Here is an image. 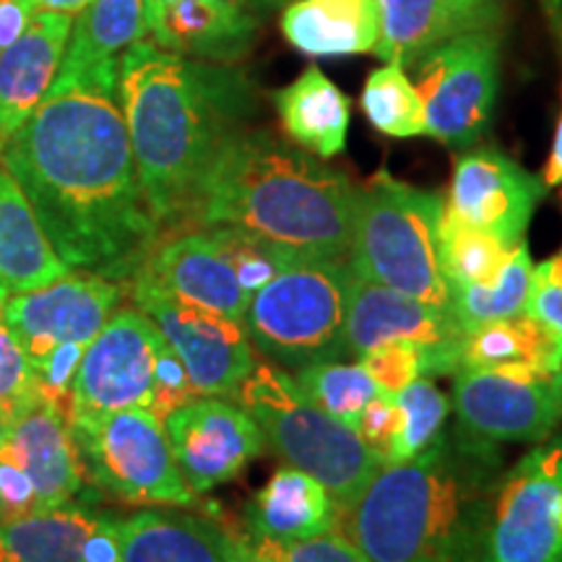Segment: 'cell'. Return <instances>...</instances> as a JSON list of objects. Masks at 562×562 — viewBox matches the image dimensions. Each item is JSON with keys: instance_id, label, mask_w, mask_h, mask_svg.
I'll use <instances>...</instances> for the list:
<instances>
[{"instance_id": "6da1fadb", "label": "cell", "mask_w": 562, "mask_h": 562, "mask_svg": "<svg viewBox=\"0 0 562 562\" xmlns=\"http://www.w3.org/2000/svg\"><path fill=\"white\" fill-rule=\"evenodd\" d=\"M0 159L70 271L136 277L161 229L140 193L117 76L53 83Z\"/></svg>"}, {"instance_id": "7a4b0ae2", "label": "cell", "mask_w": 562, "mask_h": 562, "mask_svg": "<svg viewBox=\"0 0 562 562\" xmlns=\"http://www.w3.org/2000/svg\"><path fill=\"white\" fill-rule=\"evenodd\" d=\"M117 100L140 193L165 232L186 229L227 140L258 112L256 87L232 63L133 42L117 63Z\"/></svg>"}, {"instance_id": "3957f363", "label": "cell", "mask_w": 562, "mask_h": 562, "mask_svg": "<svg viewBox=\"0 0 562 562\" xmlns=\"http://www.w3.org/2000/svg\"><path fill=\"white\" fill-rule=\"evenodd\" d=\"M355 193L349 175L326 159L243 128L216 157L188 227L232 229L286 263L347 261Z\"/></svg>"}, {"instance_id": "277c9868", "label": "cell", "mask_w": 562, "mask_h": 562, "mask_svg": "<svg viewBox=\"0 0 562 562\" xmlns=\"http://www.w3.org/2000/svg\"><path fill=\"white\" fill-rule=\"evenodd\" d=\"M503 456L459 425L427 451L383 463L341 516L370 562H482L492 492Z\"/></svg>"}, {"instance_id": "5b68a950", "label": "cell", "mask_w": 562, "mask_h": 562, "mask_svg": "<svg viewBox=\"0 0 562 562\" xmlns=\"http://www.w3.org/2000/svg\"><path fill=\"white\" fill-rule=\"evenodd\" d=\"M442 199L385 170L355 193L349 266L357 277L389 286L440 311L451 292L440 269Z\"/></svg>"}, {"instance_id": "8992f818", "label": "cell", "mask_w": 562, "mask_h": 562, "mask_svg": "<svg viewBox=\"0 0 562 562\" xmlns=\"http://www.w3.org/2000/svg\"><path fill=\"white\" fill-rule=\"evenodd\" d=\"M235 398L286 467L311 474L331 492L341 516L385 463L357 430L315 406L279 364L256 362Z\"/></svg>"}, {"instance_id": "52a82bcc", "label": "cell", "mask_w": 562, "mask_h": 562, "mask_svg": "<svg viewBox=\"0 0 562 562\" xmlns=\"http://www.w3.org/2000/svg\"><path fill=\"white\" fill-rule=\"evenodd\" d=\"M349 281V261L286 263L248 302L250 344L284 370L347 357Z\"/></svg>"}, {"instance_id": "ba28073f", "label": "cell", "mask_w": 562, "mask_h": 562, "mask_svg": "<svg viewBox=\"0 0 562 562\" xmlns=\"http://www.w3.org/2000/svg\"><path fill=\"white\" fill-rule=\"evenodd\" d=\"M68 425L91 490L125 505L199 508L201 495L182 480L165 422L151 409L79 414Z\"/></svg>"}, {"instance_id": "9c48e42d", "label": "cell", "mask_w": 562, "mask_h": 562, "mask_svg": "<svg viewBox=\"0 0 562 562\" xmlns=\"http://www.w3.org/2000/svg\"><path fill=\"white\" fill-rule=\"evenodd\" d=\"M74 501L97 503L100 492L83 476L66 412L42 398L0 442V524Z\"/></svg>"}, {"instance_id": "30bf717a", "label": "cell", "mask_w": 562, "mask_h": 562, "mask_svg": "<svg viewBox=\"0 0 562 562\" xmlns=\"http://www.w3.org/2000/svg\"><path fill=\"white\" fill-rule=\"evenodd\" d=\"M412 83L425 108L427 136L463 149L490 128L501 81V32H469L414 63Z\"/></svg>"}, {"instance_id": "8fae6325", "label": "cell", "mask_w": 562, "mask_h": 562, "mask_svg": "<svg viewBox=\"0 0 562 562\" xmlns=\"http://www.w3.org/2000/svg\"><path fill=\"white\" fill-rule=\"evenodd\" d=\"M562 432L531 448L492 492L482 562H562Z\"/></svg>"}, {"instance_id": "7c38bea8", "label": "cell", "mask_w": 562, "mask_h": 562, "mask_svg": "<svg viewBox=\"0 0 562 562\" xmlns=\"http://www.w3.org/2000/svg\"><path fill=\"white\" fill-rule=\"evenodd\" d=\"M128 294L178 355L199 396H237L243 381L256 368L243 323L175 297L140 269L128 281Z\"/></svg>"}, {"instance_id": "4fadbf2b", "label": "cell", "mask_w": 562, "mask_h": 562, "mask_svg": "<svg viewBox=\"0 0 562 562\" xmlns=\"http://www.w3.org/2000/svg\"><path fill=\"white\" fill-rule=\"evenodd\" d=\"M459 427L476 440L542 442L562 422V393L554 372L526 362L453 372Z\"/></svg>"}, {"instance_id": "5bb4252c", "label": "cell", "mask_w": 562, "mask_h": 562, "mask_svg": "<svg viewBox=\"0 0 562 562\" xmlns=\"http://www.w3.org/2000/svg\"><path fill=\"white\" fill-rule=\"evenodd\" d=\"M172 347L136 305L117 307L83 351L66 417L108 414L131 406L151 409L159 368Z\"/></svg>"}, {"instance_id": "9a60e30c", "label": "cell", "mask_w": 562, "mask_h": 562, "mask_svg": "<svg viewBox=\"0 0 562 562\" xmlns=\"http://www.w3.org/2000/svg\"><path fill=\"white\" fill-rule=\"evenodd\" d=\"M461 326L451 311L430 307L351 271L347 307V355L360 357L389 341H409L422 351L427 378L461 370Z\"/></svg>"}, {"instance_id": "2e32d148", "label": "cell", "mask_w": 562, "mask_h": 562, "mask_svg": "<svg viewBox=\"0 0 562 562\" xmlns=\"http://www.w3.org/2000/svg\"><path fill=\"white\" fill-rule=\"evenodd\" d=\"M125 297L123 281L97 273H66L53 284L16 294L0 305L32 368L60 344H89Z\"/></svg>"}, {"instance_id": "e0dca14e", "label": "cell", "mask_w": 562, "mask_h": 562, "mask_svg": "<svg viewBox=\"0 0 562 562\" xmlns=\"http://www.w3.org/2000/svg\"><path fill=\"white\" fill-rule=\"evenodd\" d=\"M175 463L195 495H206L266 451L256 419L220 396H195L165 417Z\"/></svg>"}, {"instance_id": "ac0fdd59", "label": "cell", "mask_w": 562, "mask_h": 562, "mask_svg": "<svg viewBox=\"0 0 562 562\" xmlns=\"http://www.w3.org/2000/svg\"><path fill=\"white\" fill-rule=\"evenodd\" d=\"M547 188L518 161L495 149H476L456 159L451 188L442 206L456 220L513 248L544 199Z\"/></svg>"}, {"instance_id": "d6986e66", "label": "cell", "mask_w": 562, "mask_h": 562, "mask_svg": "<svg viewBox=\"0 0 562 562\" xmlns=\"http://www.w3.org/2000/svg\"><path fill=\"white\" fill-rule=\"evenodd\" d=\"M146 271L175 297L243 323L250 294L237 277L232 252L216 229L188 227L161 235L146 258Z\"/></svg>"}, {"instance_id": "ffe728a7", "label": "cell", "mask_w": 562, "mask_h": 562, "mask_svg": "<svg viewBox=\"0 0 562 562\" xmlns=\"http://www.w3.org/2000/svg\"><path fill=\"white\" fill-rule=\"evenodd\" d=\"M146 40L186 58L237 63L256 45L261 21L252 3L175 0L144 13Z\"/></svg>"}, {"instance_id": "44dd1931", "label": "cell", "mask_w": 562, "mask_h": 562, "mask_svg": "<svg viewBox=\"0 0 562 562\" xmlns=\"http://www.w3.org/2000/svg\"><path fill=\"white\" fill-rule=\"evenodd\" d=\"M378 58L409 70L422 55L469 32H501L503 0H375Z\"/></svg>"}, {"instance_id": "7402d4cb", "label": "cell", "mask_w": 562, "mask_h": 562, "mask_svg": "<svg viewBox=\"0 0 562 562\" xmlns=\"http://www.w3.org/2000/svg\"><path fill=\"white\" fill-rule=\"evenodd\" d=\"M74 16L37 11L26 32L0 53V157L13 133L32 117L58 76Z\"/></svg>"}, {"instance_id": "603a6c76", "label": "cell", "mask_w": 562, "mask_h": 562, "mask_svg": "<svg viewBox=\"0 0 562 562\" xmlns=\"http://www.w3.org/2000/svg\"><path fill=\"white\" fill-rule=\"evenodd\" d=\"M245 533L263 542H300L334 531L341 510L311 474L284 467L245 505Z\"/></svg>"}, {"instance_id": "cb8c5ba5", "label": "cell", "mask_w": 562, "mask_h": 562, "mask_svg": "<svg viewBox=\"0 0 562 562\" xmlns=\"http://www.w3.org/2000/svg\"><path fill=\"white\" fill-rule=\"evenodd\" d=\"M68 271L30 199L0 159V305L16 294L53 284Z\"/></svg>"}, {"instance_id": "d4e9b609", "label": "cell", "mask_w": 562, "mask_h": 562, "mask_svg": "<svg viewBox=\"0 0 562 562\" xmlns=\"http://www.w3.org/2000/svg\"><path fill=\"white\" fill-rule=\"evenodd\" d=\"M76 16L53 83L89 76L115 79L123 53L146 37L144 0H91Z\"/></svg>"}, {"instance_id": "484cf974", "label": "cell", "mask_w": 562, "mask_h": 562, "mask_svg": "<svg viewBox=\"0 0 562 562\" xmlns=\"http://www.w3.org/2000/svg\"><path fill=\"white\" fill-rule=\"evenodd\" d=\"M281 32L311 58L372 53L381 11L375 0H292L281 13Z\"/></svg>"}, {"instance_id": "4316f807", "label": "cell", "mask_w": 562, "mask_h": 562, "mask_svg": "<svg viewBox=\"0 0 562 562\" xmlns=\"http://www.w3.org/2000/svg\"><path fill=\"white\" fill-rule=\"evenodd\" d=\"M271 100L294 146L321 159L344 151L351 117L349 100L321 68L311 66L290 87L273 91Z\"/></svg>"}, {"instance_id": "83f0119b", "label": "cell", "mask_w": 562, "mask_h": 562, "mask_svg": "<svg viewBox=\"0 0 562 562\" xmlns=\"http://www.w3.org/2000/svg\"><path fill=\"white\" fill-rule=\"evenodd\" d=\"M121 562H227L211 518L146 508L123 516Z\"/></svg>"}, {"instance_id": "f1b7e54d", "label": "cell", "mask_w": 562, "mask_h": 562, "mask_svg": "<svg viewBox=\"0 0 562 562\" xmlns=\"http://www.w3.org/2000/svg\"><path fill=\"white\" fill-rule=\"evenodd\" d=\"M110 510L91 501L30 513L0 524V537L19 562H87V544Z\"/></svg>"}, {"instance_id": "f546056e", "label": "cell", "mask_w": 562, "mask_h": 562, "mask_svg": "<svg viewBox=\"0 0 562 562\" xmlns=\"http://www.w3.org/2000/svg\"><path fill=\"white\" fill-rule=\"evenodd\" d=\"M562 351L550 334L529 315L484 323L463 336L461 370L495 368L505 362H526L533 368L558 372Z\"/></svg>"}, {"instance_id": "4dcf8cb0", "label": "cell", "mask_w": 562, "mask_h": 562, "mask_svg": "<svg viewBox=\"0 0 562 562\" xmlns=\"http://www.w3.org/2000/svg\"><path fill=\"white\" fill-rule=\"evenodd\" d=\"M533 263L529 245L524 240L510 248L501 277L490 286H459L451 290V313L463 334L474 331L484 323L518 318L526 311V300L531 292Z\"/></svg>"}, {"instance_id": "1f68e13d", "label": "cell", "mask_w": 562, "mask_h": 562, "mask_svg": "<svg viewBox=\"0 0 562 562\" xmlns=\"http://www.w3.org/2000/svg\"><path fill=\"white\" fill-rule=\"evenodd\" d=\"M440 269L448 292L459 286H490L501 277L510 248L487 232L469 227L442 206L440 216Z\"/></svg>"}, {"instance_id": "d6a6232c", "label": "cell", "mask_w": 562, "mask_h": 562, "mask_svg": "<svg viewBox=\"0 0 562 562\" xmlns=\"http://www.w3.org/2000/svg\"><path fill=\"white\" fill-rule=\"evenodd\" d=\"M294 381L315 406L355 430L357 419L378 393V383L360 362H318L294 372Z\"/></svg>"}, {"instance_id": "836d02e7", "label": "cell", "mask_w": 562, "mask_h": 562, "mask_svg": "<svg viewBox=\"0 0 562 562\" xmlns=\"http://www.w3.org/2000/svg\"><path fill=\"white\" fill-rule=\"evenodd\" d=\"M362 110L372 128L393 138L427 136L425 108L404 68L389 66L372 70L362 91Z\"/></svg>"}, {"instance_id": "e575fe53", "label": "cell", "mask_w": 562, "mask_h": 562, "mask_svg": "<svg viewBox=\"0 0 562 562\" xmlns=\"http://www.w3.org/2000/svg\"><path fill=\"white\" fill-rule=\"evenodd\" d=\"M393 398L402 409V427H398L396 440L385 453V463H402L427 451L440 438L446 430L451 402L427 375L417 378Z\"/></svg>"}, {"instance_id": "d590c367", "label": "cell", "mask_w": 562, "mask_h": 562, "mask_svg": "<svg viewBox=\"0 0 562 562\" xmlns=\"http://www.w3.org/2000/svg\"><path fill=\"white\" fill-rule=\"evenodd\" d=\"M40 402L42 393L30 357L0 313V409L21 417Z\"/></svg>"}, {"instance_id": "8d00e7d4", "label": "cell", "mask_w": 562, "mask_h": 562, "mask_svg": "<svg viewBox=\"0 0 562 562\" xmlns=\"http://www.w3.org/2000/svg\"><path fill=\"white\" fill-rule=\"evenodd\" d=\"M248 542L269 562H370L360 547L339 529L300 539V542H263V539L250 537Z\"/></svg>"}, {"instance_id": "74e56055", "label": "cell", "mask_w": 562, "mask_h": 562, "mask_svg": "<svg viewBox=\"0 0 562 562\" xmlns=\"http://www.w3.org/2000/svg\"><path fill=\"white\" fill-rule=\"evenodd\" d=\"M524 315L537 321L562 351V248L547 261L533 266L531 292Z\"/></svg>"}, {"instance_id": "f35d334b", "label": "cell", "mask_w": 562, "mask_h": 562, "mask_svg": "<svg viewBox=\"0 0 562 562\" xmlns=\"http://www.w3.org/2000/svg\"><path fill=\"white\" fill-rule=\"evenodd\" d=\"M360 364L370 372L372 381L383 393L396 396L406 385L425 375L422 370V351L409 341H389L381 347L370 349L360 357Z\"/></svg>"}, {"instance_id": "ab89813d", "label": "cell", "mask_w": 562, "mask_h": 562, "mask_svg": "<svg viewBox=\"0 0 562 562\" xmlns=\"http://www.w3.org/2000/svg\"><path fill=\"white\" fill-rule=\"evenodd\" d=\"M398 427H402V409H398L396 398L391 393H378L362 409L355 430L385 461V453H389L393 440H396Z\"/></svg>"}, {"instance_id": "60d3db41", "label": "cell", "mask_w": 562, "mask_h": 562, "mask_svg": "<svg viewBox=\"0 0 562 562\" xmlns=\"http://www.w3.org/2000/svg\"><path fill=\"white\" fill-rule=\"evenodd\" d=\"M34 13L37 9L32 0H0V53L26 32Z\"/></svg>"}, {"instance_id": "b9f144b4", "label": "cell", "mask_w": 562, "mask_h": 562, "mask_svg": "<svg viewBox=\"0 0 562 562\" xmlns=\"http://www.w3.org/2000/svg\"><path fill=\"white\" fill-rule=\"evenodd\" d=\"M222 529V550H224V560L227 562H269L266 558H261L256 550H252L248 537L245 533H237L232 529Z\"/></svg>"}, {"instance_id": "7bdbcfd3", "label": "cell", "mask_w": 562, "mask_h": 562, "mask_svg": "<svg viewBox=\"0 0 562 562\" xmlns=\"http://www.w3.org/2000/svg\"><path fill=\"white\" fill-rule=\"evenodd\" d=\"M542 182H544V188L562 186V112H560V121H558V131H554L552 151H550V159H547Z\"/></svg>"}, {"instance_id": "ee69618b", "label": "cell", "mask_w": 562, "mask_h": 562, "mask_svg": "<svg viewBox=\"0 0 562 562\" xmlns=\"http://www.w3.org/2000/svg\"><path fill=\"white\" fill-rule=\"evenodd\" d=\"M37 11H55V13H68V16H76L81 13L91 0H32Z\"/></svg>"}, {"instance_id": "f6af8a7d", "label": "cell", "mask_w": 562, "mask_h": 562, "mask_svg": "<svg viewBox=\"0 0 562 562\" xmlns=\"http://www.w3.org/2000/svg\"><path fill=\"white\" fill-rule=\"evenodd\" d=\"M13 422H16V417H13L11 412L0 409V442H3L5 438H9V432H11V425H13Z\"/></svg>"}, {"instance_id": "bcb514c9", "label": "cell", "mask_w": 562, "mask_h": 562, "mask_svg": "<svg viewBox=\"0 0 562 562\" xmlns=\"http://www.w3.org/2000/svg\"><path fill=\"white\" fill-rule=\"evenodd\" d=\"M292 0H252V5H256L258 11H277L281 5H290Z\"/></svg>"}, {"instance_id": "7dc6e473", "label": "cell", "mask_w": 562, "mask_h": 562, "mask_svg": "<svg viewBox=\"0 0 562 562\" xmlns=\"http://www.w3.org/2000/svg\"><path fill=\"white\" fill-rule=\"evenodd\" d=\"M167 3H175V0H144V13L161 9V5H167ZM232 3H252V0H232Z\"/></svg>"}, {"instance_id": "c3c4849f", "label": "cell", "mask_w": 562, "mask_h": 562, "mask_svg": "<svg viewBox=\"0 0 562 562\" xmlns=\"http://www.w3.org/2000/svg\"><path fill=\"white\" fill-rule=\"evenodd\" d=\"M0 562H19L16 558H13V552L9 550V547H5L3 537H0Z\"/></svg>"}, {"instance_id": "681fc988", "label": "cell", "mask_w": 562, "mask_h": 562, "mask_svg": "<svg viewBox=\"0 0 562 562\" xmlns=\"http://www.w3.org/2000/svg\"><path fill=\"white\" fill-rule=\"evenodd\" d=\"M547 3H550V9H552L554 16L562 21V0H547Z\"/></svg>"}, {"instance_id": "f907efd6", "label": "cell", "mask_w": 562, "mask_h": 562, "mask_svg": "<svg viewBox=\"0 0 562 562\" xmlns=\"http://www.w3.org/2000/svg\"><path fill=\"white\" fill-rule=\"evenodd\" d=\"M554 375H558V385H560V393H562V360H560V368H558V372H554Z\"/></svg>"}, {"instance_id": "816d5d0a", "label": "cell", "mask_w": 562, "mask_h": 562, "mask_svg": "<svg viewBox=\"0 0 562 562\" xmlns=\"http://www.w3.org/2000/svg\"><path fill=\"white\" fill-rule=\"evenodd\" d=\"M560 521H562V508H560Z\"/></svg>"}]
</instances>
